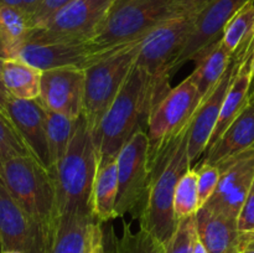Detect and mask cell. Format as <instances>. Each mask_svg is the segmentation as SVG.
Returning a JSON list of instances; mask_svg holds the SVG:
<instances>
[{
  "instance_id": "cell-1",
  "label": "cell",
  "mask_w": 254,
  "mask_h": 253,
  "mask_svg": "<svg viewBox=\"0 0 254 253\" xmlns=\"http://www.w3.org/2000/svg\"><path fill=\"white\" fill-rule=\"evenodd\" d=\"M192 118L150 158L145 196L139 211L140 227L165 243L175 232L174 193L181 176L191 168L188 145Z\"/></svg>"
},
{
  "instance_id": "cell-2",
  "label": "cell",
  "mask_w": 254,
  "mask_h": 253,
  "mask_svg": "<svg viewBox=\"0 0 254 253\" xmlns=\"http://www.w3.org/2000/svg\"><path fill=\"white\" fill-rule=\"evenodd\" d=\"M159 101L150 74L134 64L118 96L93 131L98 163L117 158L124 144L140 130L154 104Z\"/></svg>"
},
{
  "instance_id": "cell-3",
  "label": "cell",
  "mask_w": 254,
  "mask_h": 253,
  "mask_svg": "<svg viewBox=\"0 0 254 253\" xmlns=\"http://www.w3.org/2000/svg\"><path fill=\"white\" fill-rule=\"evenodd\" d=\"M97 168L93 133L82 114L66 154L51 171L56 186L57 217L93 216L92 190Z\"/></svg>"
},
{
  "instance_id": "cell-4",
  "label": "cell",
  "mask_w": 254,
  "mask_h": 253,
  "mask_svg": "<svg viewBox=\"0 0 254 253\" xmlns=\"http://www.w3.org/2000/svg\"><path fill=\"white\" fill-rule=\"evenodd\" d=\"M210 0H116L92 42L101 50L140 40L168 20L205 6Z\"/></svg>"
},
{
  "instance_id": "cell-5",
  "label": "cell",
  "mask_w": 254,
  "mask_h": 253,
  "mask_svg": "<svg viewBox=\"0 0 254 253\" xmlns=\"http://www.w3.org/2000/svg\"><path fill=\"white\" fill-rule=\"evenodd\" d=\"M0 180L50 237L57 220L56 186L51 171L35 156H17L0 165Z\"/></svg>"
},
{
  "instance_id": "cell-6",
  "label": "cell",
  "mask_w": 254,
  "mask_h": 253,
  "mask_svg": "<svg viewBox=\"0 0 254 253\" xmlns=\"http://www.w3.org/2000/svg\"><path fill=\"white\" fill-rule=\"evenodd\" d=\"M140 40L121 45L84 68L83 116L96 130L102 117L111 107L134 67Z\"/></svg>"
},
{
  "instance_id": "cell-7",
  "label": "cell",
  "mask_w": 254,
  "mask_h": 253,
  "mask_svg": "<svg viewBox=\"0 0 254 253\" xmlns=\"http://www.w3.org/2000/svg\"><path fill=\"white\" fill-rule=\"evenodd\" d=\"M203 7L168 20L140 39L135 64L150 74L159 98L169 91L171 63L185 47Z\"/></svg>"
},
{
  "instance_id": "cell-8",
  "label": "cell",
  "mask_w": 254,
  "mask_h": 253,
  "mask_svg": "<svg viewBox=\"0 0 254 253\" xmlns=\"http://www.w3.org/2000/svg\"><path fill=\"white\" fill-rule=\"evenodd\" d=\"M112 49L101 50L92 41H74L55 36L44 29H31L12 59L24 61L41 71L77 67L87 68Z\"/></svg>"
},
{
  "instance_id": "cell-9",
  "label": "cell",
  "mask_w": 254,
  "mask_h": 253,
  "mask_svg": "<svg viewBox=\"0 0 254 253\" xmlns=\"http://www.w3.org/2000/svg\"><path fill=\"white\" fill-rule=\"evenodd\" d=\"M200 102L197 87L190 74L154 104L146 123L149 158L188 124Z\"/></svg>"
},
{
  "instance_id": "cell-10",
  "label": "cell",
  "mask_w": 254,
  "mask_h": 253,
  "mask_svg": "<svg viewBox=\"0 0 254 253\" xmlns=\"http://www.w3.org/2000/svg\"><path fill=\"white\" fill-rule=\"evenodd\" d=\"M118 164V196L116 203V217L126 213L140 211L149 173V139L145 129L136 131L122 148L117 156ZM138 211V213H139Z\"/></svg>"
},
{
  "instance_id": "cell-11",
  "label": "cell",
  "mask_w": 254,
  "mask_h": 253,
  "mask_svg": "<svg viewBox=\"0 0 254 253\" xmlns=\"http://www.w3.org/2000/svg\"><path fill=\"white\" fill-rule=\"evenodd\" d=\"M253 44L254 40L246 42L233 54L232 61H231L230 66H228L227 71L225 72L222 78L217 82V84L213 87L212 91L205 98L201 99L200 104H198L197 109L193 114L190 133H189L188 153L191 165L205 154L213 130H215L216 124H217L226 94H227L228 89H230L231 84L235 79L241 62L248 54Z\"/></svg>"
},
{
  "instance_id": "cell-12",
  "label": "cell",
  "mask_w": 254,
  "mask_h": 253,
  "mask_svg": "<svg viewBox=\"0 0 254 253\" xmlns=\"http://www.w3.org/2000/svg\"><path fill=\"white\" fill-rule=\"evenodd\" d=\"M47 242L45 228L15 201L0 180V252L46 253Z\"/></svg>"
},
{
  "instance_id": "cell-13",
  "label": "cell",
  "mask_w": 254,
  "mask_h": 253,
  "mask_svg": "<svg viewBox=\"0 0 254 253\" xmlns=\"http://www.w3.org/2000/svg\"><path fill=\"white\" fill-rule=\"evenodd\" d=\"M252 0H210L198 14L195 29L185 47L171 63L170 73H175L186 62L197 60L211 45L222 37L230 20Z\"/></svg>"
},
{
  "instance_id": "cell-14",
  "label": "cell",
  "mask_w": 254,
  "mask_h": 253,
  "mask_svg": "<svg viewBox=\"0 0 254 253\" xmlns=\"http://www.w3.org/2000/svg\"><path fill=\"white\" fill-rule=\"evenodd\" d=\"M221 178L215 192L202 206L237 220L254 183V146L218 166Z\"/></svg>"
},
{
  "instance_id": "cell-15",
  "label": "cell",
  "mask_w": 254,
  "mask_h": 253,
  "mask_svg": "<svg viewBox=\"0 0 254 253\" xmlns=\"http://www.w3.org/2000/svg\"><path fill=\"white\" fill-rule=\"evenodd\" d=\"M116 0H74L39 29L74 41H92ZM37 29V27H36Z\"/></svg>"
},
{
  "instance_id": "cell-16",
  "label": "cell",
  "mask_w": 254,
  "mask_h": 253,
  "mask_svg": "<svg viewBox=\"0 0 254 253\" xmlns=\"http://www.w3.org/2000/svg\"><path fill=\"white\" fill-rule=\"evenodd\" d=\"M37 99L47 111L77 119L83 113L84 69L61 67L42 71Z\"/></svg>"
},
{
  "instance_id": "cell-17",
  "label": "cell",
  "mask_w": 254,
  "mask_h": 253,
  "mask_svg": "<svg viewBox=\"0 0 254 253\" xmlns=\"http://www.w3.org/2000/svg\"><path fill=\"white\" fill-rule=\"evenodd\" d=\"M6 114L31 150L32 155L51 171L46 135V108L39 99H17L10 97Z\"/></svg>"
},
{
  "instance_id": "cell-18",
  "label": "cell",
  "mask_w": 254,
  "mask_h": 253,
  "mask_svg": "<svg viewBox=\"0 0 254 253\" xmlns=\"http://www.w3.org/2000/svg\"><path fill=\"white\" fill-rule=\"evenodd\" d=\"M101 223L94 216L57 217L46 253H91L104 242Z\"/></svg>"
},
{
  "instance_id": "cell-19",
  "label": "cell",
  "mask_w": 254,
  "mask_h": 253,
  "mask_svg": "<svg viewBox=\"0 0 254 253\" xmlns=\"http://www.w3.org/2000/svg\"><path fill=\"white\" fill-rule=\"evenodd\" d=\"M197 236L208 253H240L254 236L238 231L237 220L201 207L196 213Z\"/></svg>"
},
{
  "instance_id": "cell-20",
  "label": "cell",
  "mask_w": 254,
  "mask_h": 253,
  "mask_svg": "<svg viewBox=\"0 0 254 253\" xmlns=\"http://www.w3.org/2000/svg\"><path fill=\"white\" fill-rule=\"evenodd\" d=\"M254 146V92L245 108L217 141L203 154L202 164L220 166Z\"/></svg>"
},
{
  "instance_id": "cell-21",
  "label": "cell",
  "mask_w": 254,
  "mask_h": 253,
  "mask_svg": "<svg viewBox=\"0 0 254 253\" xmlns=\"http://www.w3.org/2000/svg\"><path fill=\"white\" fill-rule=\"evenodd\" d=\"M253 50L254 44L251 47L250 51H248V54L246 55L245 59L242 60V62H241L240 68H238L237 73H236L235 79H233L232 84H231L230 89H228L227 94H226L217 124H216L215 130H213L212 136H211L207 149H210L220 139V136L225 133L226 129L230 126V124L235 121L236 117L242 112L247 102L250 101L251 88H252L254 79Z\"/></svg>"
},
{
  "instance_id": "cell-22",
  "label": "cell",
  "mask_w": 254,
  "mask_h": 253,
  "mask_svg": "<svg viewBox=\"0 0 254 253\" xmlns=\"http://www.w3.org/2000/svg\"><path fill=\"white\" fill-rule=\"evenodd\" d=\"M118 196V164L117 158L98 163L92 190V212L99 222L116 218Z\"/></svg>"
},
{
  "instance_id": "cell-23",
  "label": "cell",
  "mask_w": 254,
  "mask_h": 253,
  "mask_svg": "<svg viewBox=\"0 0 254 253\" xmlns=\"http://www.w3.org/2000/svg\"><path fill=\"white\" fill-rule=\"evenodd\" d=\"M232 52L223 46L220 39L197 57V66L191 76L197 87L200 99L205 98L222 78L232 61Z\"/></svg>"
},
{
  "instance_id": "cell-24",
  "label": "cell",
  "mask_w": 254,
  "mask_h": 253,
  "mask_svg": "<svg viewBox=\"0 0 254 253\" xmlns=\"http://www.w3.org/2000/svg\"><path fill=\"white\" fill-rule=\"evenodd\" d=\"M41 69L17 59L4 60L2 77L7 92L17 99H37L41 89Z\"/></svg>"
},
{
  "instance_id": "cell-25",
  "label": "cell",
  "mask_w": 254,
  "mask_h": 253,
  "mask_svg": "<svg viewBox=\"0 0 254 253\" xmlns=\"http://www.w3.org/2000/svg\"><path fill=\"white\" fill-rule=\"evenodd\" d=\"M78 118H69L64 114L46 109V135L51 160V171L66 154L69 143L76 133Z\"/></svg>"
},
{
  "instance_id": "cell-26",
  "label": "cell",
  "mask_w": 254,
  "mask_h": 253,
  "mask_svg": "<svg viewBox=\"0 0 254 253\" xmlns=\"http://www.w3.org/2000/svg\"><path fill=\"white\" fill-rule=\"evenodd\" d=\"M31 30L29 16L17 6L0 4V37L12 59L15 49L25 41Z\"/></svg>"
},
{
  "instance_id": "cell-27",
  "label": "cell",
  "mask_w": 254,
  "mask_h": 253,
  "mask_svg": "<svg viewBox=\"0 0 254 253\" xmlns=\"http://www.w3.org/2000/svg\"><path fill=\"white\" fill-rule=\"evenodd\" d=\"M254 40V0L247 2L223 30V46L230 52L235 54L242 45Z\"/></svg>"
},
{
  "instance_id": "cell-28",
  "label": "cell",
  "mask_w": 254,
  "mask_h": 253,
  "mask_svg": "<svg viewBox=\"0 0 254 253\" xmlns=\"http://www.w3.org/2000/svg\"><path fill=\"white\" fill-rule=\"evenodd\" d=\"M106 253H165L161 241L144 228L133 232L128 225H124L123 233L116 238L113 246Z\"/></svg>"
},
{
  "instance_id": "cell-29",
  "label": "cell",
  "mask_w": 254,
  "mask_h": 253,
  "mask_svg": "<svg viewBox=\"0 0 254 253\" xmlns=\"http://www.w3.org/2000/svg\"><path fill=\"white\" fill-rule=\"evenodd\" d=\"M197 186V170L190 168L179 180L174 193V212L176 220L192 216L200 210Z\"/></svg>"
},
{
  "instance_id": "cell-30",
  "label": "cell",
  "mask_w": 254,
  "mask_h": 253,
  "mask_svg": "<svg viewBox=\"0 0 254 253\" xmlns=\"http://www.w3.org/2000/svg\"><path fill=\"white\" fill-rule=\"evenodd\" d=\"M24 155H32L31 150L9 116L0 111V165L10 159Z\"/></svg>"
},
{
  "instance_id": "cell-31",
  "label": "cell",
  "mask_w": 254,
  "mask_h": 253,
  "mask_svg": "<svg viewBox=\"0 0 254 253\" xmlns=\"http://www.w3.org/2000/svg\"><path fill=\"white\" fill-rule=\"evenodd\" d=\"M196 215L179 220L175 232L164 243L165 253H193L197 240Z\"/></svg>"
},
{
  "instance_id": "cell-32",
  "label": "cell",
  "mask_w": 254,
  "mask_h": 253,
  "mask_svg": "<svg viewBox=\"0 0 254 253\" xmlns=\"http://www.w3.org/2000/svg\"><path fill=\"white\" fill-rule=\"evenodd\" d=\"M196 170H197L198 200H200V206L202 207L215 192L221 178V171L218 166L202 163L198 165V168H196Z\"/></svg>"
},
{
  "instance_id": "cell-33",
  "label": "cell",
  "mask_w": 254,
  "mask_h": 253,
  "mask_svg": "<svg viewBox=\"0 0 254 253\" xmlns=\"http://www.w3.org/2000/svg\"><path fill=\"white\" fill-rule=\"evenodd\" d=\"M74 0H42L41 4L36 9V11L30 17V26L31 29L41 27L42 25L46 24L56 12L64 9L68 4H71Z\"/></svg>"
},
{
  "instance_id": "cell-34",
  "label": "cell",
  "mask_w": 254,
  "mask_h": 253,
  "mask_svg": "<svg viewBox=\"0 0 254 253\" xmlns=\"http://www.w3.org/2000/svg\"><path fill=\"white\" fill-rule=\"evenodd\" d=\"M237 226L243 235L254 236V183L238 213Z\"/></svg>"
},
{
  "instance_id": "cell-35",
  "label": "cell",
  "mask_w": 254,
  "mask_h": 253,
  "mask_svg": "<svg viewBox=\"0 0 254 253\" xmlns=\"http://www.w3.org/2000/svg\"><path fill=\"white\" fill-rule=\"evenodd\" d=\"M2 63H4V60L0 59V111L6 113V104L11 96L9 94V92H7L4 83V77H2Z\"/></svg>"
},
{
  "instance_id": "cell-36",
  "label": "cell",
  "mask_w": 254,
  "mask_h": 253,
  "mask_svg": "<svg viewBox=\"0 0 254 253\" xmlns=\"http://www.w3.org/2000/svg\"><path fill=\"white\" fill-rule=\"evenodd\" d=\"M41 2L42 0H21V6H20V9L29 16L30 20L31 15L36 11V9L39 7V5Z\"/></svg>"
},
{
  "instance_id": "cell-37",
  "label": "cell",
  "mask_w": 254,
  "mask_h": 253,
  "mask_svg": "<svg viewBox=\"0 0 254 253\" xmlns=\"http://www.w3.org/2000/svg\"><path fill=\"white\" fill-rule=\"evenodd\" d=\"M0 59H2V60L11 59L9 49H7V46L5 45V42L1 40V37H0Z\"/></svg>"
},
{
  "instance_id": "cell-38",
  "label": "cell",
  "mask_w": 254,
  "mask_h": 253,
  "mask_svg": "<svg viewBox=\"0 0 254 253\" xmlns=\"http://www.w3.org/2000/svg\"><path fill=\"white\" fill-rule=\"evenodd\" d=\"M240 253H254V237L251 238L245 246H243L242 251Z\"/></svg>"
},
{
  "instance_id": "cell-39",
  "label": "cell",
  "mask_w": 254,
  "mask_h": 253,
  "mask_svg": "<svg viewBox=\"0 0 254 253\" xmlns=\"http://www.w3.org/2000/svg\"><path fill=\"white\" fill-rule=\"evenodd\" d=\"M193 253H208L207 250L205 248V246L202 245V242L200 241V238L197 237L195 242V247H193Z\"/></svg>"
},
{
  "instance_id": "cell-40",
  "label": "cell",
  "mask_w": 254,
  "mask_h": 253,
  "mask_svg": "<svg viewBox=\"0 0 254 253\" xmlns=\"http://www.w3.org/2000/svg\"><path fill=\"white\" fill-rule=\"evenodd\" d=\"M0 4L20 7V6H21V0H0Z\"/></svg>"
},
{
  "instance_id": "cell-41",
  "label": "cell",
  "mask_w": 254,
  "mask_h": 253,
  "mask_svg": "<svg viewBox=\"0 0 254 253\" xmlns=\"http://www.w3.org/2000/svg\"><path fill=\"white\" fill-rule=\"evenodd\" d=\"M91 253H106V245H104V242H102L101 245L97 246Z\"/></svg>"
},
{
  "instance_id": "cell-42",
  "label": "cell",
  "mask_w": 254,
  "mask_h": 253,
  "mask_svg": "<svg viewBox=\"0 0 254 253\" xmlns=\"http://www.w3.org/2000/svg\"><path fill=\"white\" fill-rule=\"evenodd\" d=\"M0 253H21L19 251H4V252H0Z\"/></svg>"
},
{
  "instance_id": "cell-43",
  "label": "cell",
  "mask_w": 254,
  "mask_h": 253,
  "mask_svg": "<svg viewBox=\"0 0 254 253\" xmlns=\"http://www.w3.org/2000/svg\"><path fill=\"white\" fill-rule=\"evenodd\" d=\"M253 56H254V50H253Z\"/></svg>"
}]
</instances>
